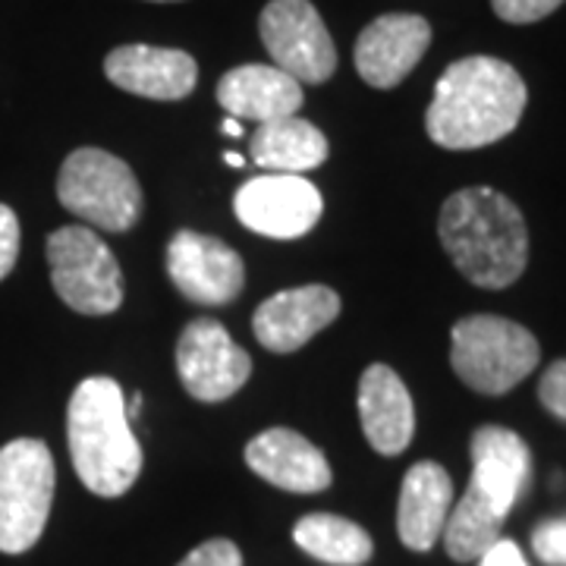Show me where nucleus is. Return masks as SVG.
I'll use <instances>...</instances> for the list:
<instances>
[{"label":"nucleus","mask_w":566,"mask_h":566,"mask_svg":"<svg viewBox=\"0 0 566 566\" xmlns=\"http://www.w3.org/2000/svg\"><path fill=\"white\" fill-rule=\"evenodd\" d=\"M523 76L497 57H463L450 63L434 85L424 114L428 139L450 151H472L510 136L526 111Z\"/></svg>","instance_id":"obj_1"},{"label":"nucleus","mask_w":566,"mask_h":566,"mask_svg":"<svg viewBox=\"0 0 566 566\" xmlns=\"http://www.w3.org/2000/svg\"><path fill=\"white\" fill-rule=\"evenodd\" d=\"M438 237L465 281L504 290L528 264V227L504 192L472 186L453 192L441 208Z\"/></svg>","instance_id":"obj_2"},{"label":"nucleus","mask_w":566,"mask_h":566,"mask_svg":"<svg viewBox=\"0 0 566 566\" xmlns=\"http://www.w3.org/2000/svg\"><path fill=\"white\" fill-rule=\"evenodd\" d=\"M66 441L73 469L98 497H120L142 472V447L126 419V397L107 375L85 378L66 409Z\"/></svg>","instance_id":"obj_3"},{"label":"nucleus","mask_w":566,"mask_h":566,"mask_svg":"<svg viewBox=\"0 0 566 566\" xmlns=\"http://www.w3.org/2000/svg\"><path fill=\"white\" fill-rule=\"evenodd\" d=\"M542 359V346L523 324L501 315H469L450 331V365L475 394L501 397L523 385Z\"/></svg>","instance_id":"obj_4"},{"label":"nucleus","mask_w":566,"mask_h":566,"mask_svg":"<svg viewBox=\"0 0 566 566\" xmlns=\"http://www.w3.org/2000/svg\"><path fill=\"white\" fill-rule=\"evenodd\" d=\"M54 457L39 438L0 447V551L25 554L41 538L54 504Z\"/></svg>","instance_id":"obj_5"},{"label":"nucleus","mask_w":566,"mask_h":566,"mask_svg":"<svg viewBox=\"0 0 566 566\" xmlns=\"http://www.w3.org/2000/svg\"><path fill=\"white\" fill-rule=\"evenodd\" d=\"M57 199L80 221L123 233L142 214V189L133 167L104 148H76L61 167Z\"/></svg>","instance_id":"obj_6"},{"label":"nucleus","mask_w":566,"mask_h":566,"mask_svg":"<svg viewBox=\"0 0 566 566\" xmlns=\"http://www.w3.org/2000/svg\"><path fill=\"white\" fill-rule=\"evenodd\" d=\"M51 283L80 315H111L123 303V271L104 240L82 227H61L48 237Z\"/></svg>","instance_id":"obj_7"},{"label":"nucleus","mask_w":566,"mask_h":566,"mask_svg":"<svg viewBox=\"0 0 566 566\" xmlns=\"http://www.w3.org/2000/svg\"><path fill=\"white\" fill-rule=\"evenodd\" d=\"M271 61L300 85H322L337 70V48L308 0H271L259 20Z\"/></svg>","instance_id":"obj_8"},{"label":"nucleus","mask_w":566,"mask_h":566,"mask_svg":"<svg viewBox=\"0 0 566 566\" xmlns=\"http://www.w3.org/2000/svg\"><path fill=\"white\" fill-rule=\"evenodd\" d=\"M177 371L192 400L221 403L249 381L252 359L243 346L233 344L221 322L196 318L177 340Z\"/></svg>","instance_id":"obj_9"},{"label":"nucleus","mask_w":566,"mask_h":566,"mask_svg":"<svg viewBox=\"0 0 566 566\" xmlns=\"http://www.w3.org/2000/svg\"><path fill=\"white\" fill-rule=\"evenodd\" d=\"M233 211L252 233L271 240H300L318 223L324 202L322 192L300 174H268L237 189Z\"/></svg>","instance_id":"obj_10"},{"label":"nucleus","mask_w":566,"mask_h":566,"mask_svg":"<svg viewBox=\"0 0 566 566\" xmlns=\"http://www.w3.org/2000/svg\"><path fill=\"white\" fill-rule=\"evenodd\" d=\"M167 274L186 300L202 305L233 303L245 283L243 259L223 240L196 230H180L167 243Z\"/></svg>","instance_id":"obj_11"},{"label":"nucleus","mask_w":566,"mask_h":566,"mask_svg":"<svg viewBox=\"0 0 566 566\" xmlns=\"http://www.w3.org/2000/svg\"><path fill=\"white\" fill-rule=\"evenodd\" d=\"M431 44V25L416 13H387L356 41V70L371 88H394L416 70Z\"/></svg>","instance_id":"obj_12"},{"label":"nucleus","mask_w":566,"mask_h":566,"mask_svg":"<svg viewBox=\"0 0 566 566\" xmlns=\"http://www.w3.org/2000/svg\"><path fill=\"white\" fill-rule=\"evenodd\" d=\"M337 315H340V296L331 286L308 283L264 300L252 318V331L264 349L296 353L315 334H322L327 324H334Z\"/></svg>","instance_id":"obj_13"},{"label":"nucleus","mask_w":566,"mask_h":566,"mask_svg":"<svg viewBox=\"0 0 566 566\" xmlns=\"http://www.w3.org/2000/svg\"><path fill=\"white\" fill-rule=\"evenodd\" d=\"M104 76L123 92H133L151 102H180L192 95L199 82L196 61L177 48L155 44H123L104 61Z\"/></svg>","instance_id":"obj_14"},{"label":"nucleus","mask_w":566,"mask_h":566,"mask_svg":"<svg viewBox=\"0 0 566 566\" xmlns=\"http://www.w3.org/2000/svg\"><path fill=\"white\" fill-rule=\"evenodd\" d=\"M472 479L469 488L479 491L488 504H494L504 516L523 497L532 482V453L528 444L510 428L501 424H482L472 434Z\"/></svg>","instance_id":"obj_15"},{"label":"nucleus","mask_w":566,"mask_h":566,"mask_svg":"<svg viewBox=\"0 0 566 566\" xmlns=\"http://www.w3.org/2000/svg\"><path fill=\"white\" fill-rule=\"evenodd\" d=\"M245 463L268 485L293 494H318L331 485V463L293 428H268L245 444Z\"/></svg>","instance_id":"obj_16"},{"label":"nucleus","mask_w":566,"mask_h":566,"mask_svg":"<svg viewBox=\"0 0 566 566\" xmlns=\"http://www.w3.org/2000/svg\"><path fill=\"white\" fill-rule=\"evenodd\" d=\"M359 419H363L365 441L381 457H397L412 444L416 434V406L406 390L403 378L385 363L365 368L359 381Z\"/></svg>","instance_id":"obj_17"},{"label":"nucleus","mask_w":566,"mask_h":566,"mask_svg":"<svg viewBox=\"0 0 566 566\" xmlns=\"http://www.w3.org/2000/svg\"><path fill=\"white\" fill-rule=\"evenodd\" d=\"M218 104L233 120L271 123L296 117L303 107V85L277 66L245 63L218 82Z\"/></svg>","instance_id":"obj_18"},{"label":"nucleus","mask_w":566,"mask_h":566,"mask_svg":"<svg viewBox=\"0 0 566 566\" xmlns=\"http://www.w3.org/2000/svg\"><path fill=\"white\" fill-rule=\"evenodd\" d=\"M453 510V482L444 465L422 460L406 472L397 506V532L409 551H431Z\"/></svg>","instance_id":"obj_19"},{"label":"nucleus","mask_w":566,"mask_h":566,"mask_svg":"<svg viewBox=\"0 0 566 566\" xmlns=\"http://www.w3.org/2000/svg\"><path fill=\"white\" fill-rule=\"evenodd\" d=\"M327 139L315 123L300 117L259 123L252 136V161L274 174H305L327 161Z\"/></svg>","instance_id":"obj_20"},{"label":"nucleus","mask_w":566,"mask_h":566,"mask_svg":"<svg viewBox=\"0 0 566 566\" xmlns=\"http://www.w3.org/2000/svg\"><path fill=\"white\" fill-rule=\"evenodd\" d=\"M293 542L308 557L331 566H363L371 560V535L359 523L334 513H308L293 526Z\"/></svg>","instance_id":"obj_21"},{"label":"nucleus","mask_w":566,"mask_h":566,"mask_svg":"<svg viewBox=\"0 0 566 566\" xmlns=\"http://www.w3.org/2000/svg\"><path fill=\"white\" fill-rule=\"evenodd\" d=\"M504 513L494 504H488L485 497L472 488H465V494L453 504L444 526V547L447 554L460 564L479 560L488 547L501 538L504 528Z\"/></svg>","instance_id":"obj_22"},{"label":"nucleus","mask_w":566,"mask_h":566,"mask_svg":"<svg viewBox=\"0 0 566 566\" xmlns=\"http://www.w3.org/2000/svg\"><path fill=\"white\" fill-rule=\"evenodd\" d=\"M532 551L547 566H566V516L545 520L532 532Z\"/></svg>","instance_id":"obj_23"},{"label":"nucleus","mask_w":566,"mask_h":566,"mask_svg":"<svg viewBox=\"0 0 566 566\" xmlns=\"http://www.w3.org/2000/svg\"><path fill=\"white\" fill-rule=\"evenodd\" d=\"M560 3H566V0H491L494 13L504 22H513V25L545 20Z\"/></svg>","instance_id":"obj_24"},{"label":"nucleus","mask_w":566,"mask_h":566,"mask_svg":"<svg viewBox=\"0 0 566 566\" xmlns=\"http://www.w3.org/2000/svg\"><path fill=\"white\" fill-rule=\"evenodd\" d=\"M177 566H243V554H240V547L233 545V542H227V538H211V542H205L196 551H189L182 557V564Z\"/></svg>","instance_id":"obj_25"},{"label":"nucleus","mask_w":566,"mask_h":566,"mask_svg":"<svg viewBox=\"0 0 566 566\" xmlns=\"http://www.w3.org/2000/svg\"><path fill=\"white\" fill-rule=\"evenodd\" d=\"M538 400L551 416L566 422V359L547 365V371L542 375V385H538Z\"/></svg>","instance_id":"obj_26"},{"label":"nucleus","mask_w":566,"mask_h":566,"mask_svg":"<svg viewBox=\"0 0 566 566\" xmlns=\"http://www.w3.org/2000/svg\"><path fill=\"white\" fill-rule=\"evenodd\" d=\"M20 259V221L13 208L0 205V281L17 268Z\"/></svg>","instance_id":"obj_27"},{"label":"nucleus","mask_w":566,"mask_h":566,"mask_svg":"<svg viewBox=\"0 0 566 566\" xmlns=\"http://www.w3.org/2000/svg\"><path fill=\"white\" fill-rule=\"evenodd\" d=\"M479 566H528V564L516 542L497 538V542H494V545L488 547L485 554L479 557Z\"/></svg>","instance_id":"obj_28"},{"label":"nucleus","mask_w":566,"mask_h":566,"mask_svg":"<svg viewBox=\"0 0 566 566\" xmlns=\"http://www.w3.org/2000/svg\"><path fill=\"white\" fill-rule=\"evenodd\" d=\"M142 412V394H133V400H126V419L136 422Z\"/></svg>","instance_id":"obj_29"},{"label":"nucleus","mask_w":566,"mask_h":566,"mask_svg":"<svg viewBox=\"0 0 566 566\" xmlns=\"http://www.w3.org/2000/svg\"><path fill=\"white\" fill-rule=\"evenodd\" d=\"M223 133L233 136V139H240V136H243V126L233 120V117H227V120H223Z\"/></svg>","instance_id":"obj_30"},{"label":"nucleus","mask_w":566,"mask_h":566,"mask_svg":"<svg viewBox=\"0 0 566 566\" xmlns=\"http://www.w3.org/2000/svg\"><path fill=\"white\" fill-rule=\"evenodd\" d=\"M223 161L233 164V167H243L245 158H243V155H237V151H227V155H223Z\"/></svg>","instance_id":"obj_31"},{"label":"nucleus","mask_w":566,"mask_h":566,"mask_svg":"<svg viewBox=\"0 0 566 566\" xmlns=\"http://www.w3.org/2000/svg\"><path fill=\"white\" fill-rule=\"evenodd\" d=\"M155 3H174V0H155Z\"/></svg>","instance_id":"obj_32"}]
</instances>
